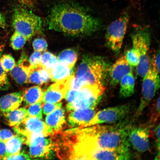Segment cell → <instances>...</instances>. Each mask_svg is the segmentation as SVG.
Listing matches in <instances>:
<instances>
[{
    "mask_svg": "<svg viewBox=\"0 0 160 160\" xmlns=\"http://www.w3.org/2000/svg\"><path fill=\"white\" fill-rule=\"evenodd\" d=\"M13 136L12 132L9 129H3L0 131V141L5 143Z\"/></svg>",
    "mask_w": 160,
    "mask_h": 160,
    "instance_id": "obj_38",
    "label": "cell"
},
{
    "mask_svg": "<svg viewBox=\"0 0 160 160\" xmlns=\"http://www.w3.org/2000/svg\"><path fill=\"white\" fill-rule=\"evenodd\" d=\"M61 103H45L42 107L43 113L48 115L51 113L55 110L61 108Z\"/></svg>",
    "mask_w": 160,
    "mask_h": 160,
    "instance_id": "obj_35",
    "label": "cell"
},
{
    "mask_svg": "<svg viewBox=\"0 0 160 160\" xmlns=\"http://www.w3.org/2000/svg\"><path fill=\"white\" fill-rule=\"evenodd\" d=\"M43 103L41 101L31 105L27 109V117H36L39 119H42V107Z\"/></svg>",
    "mask_w": 160,
    "mask_h": 160,
    "instance_id": "obj_29",
    "label": "cell"
},
{
    "mask_svg": "<svg viewBox=\"0 0 160 160\" xmlns=\"http://www.w3.org/2000/svg\"><path fill=\"white\" fill-rule=\"evenodd\" d=\"M101 97L92 96L76 100L73 102L67 104V110L68 111H72L76 110L95 107L100 101Z\"/></svg>",
    "mask_w": 160,
    "mask_h": 160,
    "instance_id": "obj_20",
    "label": "cell"
},
{
    "mask_svg": "<svg viewBox=\"0 0 160 160\" xmlns=\"http://www.w3.org/2000/svg\"><path fill=\"white\" fill-rule=\"evenodd\" d=\"M10 72L11 77L19 84H24L29 82L30 71L19 64L17 63Z\"/></svg>",
    "mask_w": 160,
    "mask_h": 160,
    "instance_id": "obj_24",
    "label": "cell"
},
{
    "mask_svg": "<svg viewBox=\"0 0 160 160\" xmlns=\"http://www.w3.org/2000/svg\"><path fill=\"white\" fill-rule=\"evenodd\" d=\"M150 65L158 73L160 72V52L159 50L154 55L152 61H150Z\"/></svg>",
    "mask_w": 160,
    "mask_h": 160,
    "instance_id": "obj_39",
    "label": "cell"
},
{
    "mask_svg": "<svg viewBox=\"0 0 160 160\" xmlns=\"http://www.w3.org/2000/svg\"><path fill=\"white\" fill-rule=\"evenodd\" d=\"M58 62V57L50 52H45L42 55L41 65L48 70L52 68Z\"/></svg>",
    "mask_w": 160,
    "mask_h": 160,
    "instance_id": "obj_26",
    "label": "cell"
},
{
    "mask_svg": "<svg viewBox=\"0 0 160 160\" xmlns=\"http://www.w3.org/2000/svg\"><path fill=\"white\" fill-rule=\"evenodd\" d=\"M132 66L128 63L126 56L120 57L112 66L110 71V83L117 85L125 76L132 72Z\"/></svg>",
    "mask_w": 160,
    "mask_h": 160,
    "instance_id": "obj_15",
    "label": "cell"
},
{
    "mask_svg": "<svg viewBox=\"0 0 160 160\" xmlns=\"http://www.w3.org/2000/svg\"><path fill=\"white\" fill-rule=\"evenodd\" d=\"M6 153L5 143L0 141V159H5Z\"/></svg>",
    "mask_w": 160,
    "mask_h": 160,
    "instance_id": "obj_44",
    "label": "cell"
},
{
    "mask_svg": "<svg viewBox=\"0 0 160 160\" xmlns=\"http://www.w3.org/2000/svg\"><path fill=\"white\" fill-rule=\"evenodd\" d=\"M128 131V128L121 124L98 125L62 131L61 137L69 151L90 147L130 153Z\"/></svg>",
    "mask_w": 160,
    "mask_h": 160,
    "instance_id": "obj_1",
    "label": "cell"
},
{
    "mask_svg": "<svg viewBox=\"0 0 160 160\" xmlns=\"http://www.w3.org/2000/svg\"><path fill=\"white\" fill-rule=\"evenodd\" d=\"M160 128L159 123L154 130L155 144L158 151L156 159H160Z\"/></svg>",
    "mask_w": 160,
    "mask_h": 160,
    "instance_id": "obj_40",
    "label": "cell"
},
{
    "mask_svg": "<svg viewBox=\"0 0 160 160\" xmlns=\"http://www.w3.org/2000/svg\"><path fill=\"white\" fill-rule=\"evenodd\" d=\"M21 4L26 8L32 7L35 3V0H18Z\"/></svg>",
    "mask_w": 160,
    "mask_h": 160,
    "instance_id": "obj_43",
    "label": "cell"
},
{
    "mask_svg": "<svg viewBox=\"0 0 160 160\" xmlns=\"http://www.w3.org/2000/svg\"><path fill=\"white\" fill-rule=\"evenodd\" d=\"M5 19L4 16L0 13V27H4L5 26Z\"/></svg>",
    "mask_w": 160,
    "mask_h": 160,
    "instance_id": "obj_45",
    "label": "cell"
},
{
    "mask_svg": "<svg viewBox=\"0 0 160 160\" xmlns=\"http://www.w3.org/2000/svg\"><path fill=\"white\" fill-rule=\"evenodd\" d=\"M95 107L72 111L68 118L69 127L72 128H84L97 113Z\"/></svg>",
    "mask_w": 160,
    "mask_h": 160,
    "instance_id": "obj_14",
    "label": "cell"
},
{
    "mask_svg": "<svg viewBox=\"0 0 160 160\" xmlns=\"http://www.w3.org/2000/svg\"><path fill=\"white\" fill-rule=\"evenodd\" d=\"M23 92L8 94L0 99V111L3 114L18 108L23 101Z\"/></svg>",
    "mask_w": 160,
    "mask_h": 160,
    "instance_id": "obj_16",
    "label": "cell"
},
{
    "mask_svg": "<svg viewBox=\"0 0 160 160\" xmlns=\"http://www.w3.org/2000/svg\"><path fill=\"white\" fill-rule=\"evenodd\" d=\"M78 93V89H71L68 92L65 98L67 100L68 103L73 102L77 99Z\"/></svg>",
    "mask_w": 160,
    "mask_h": 160,
    "instance_id": "obj_41",
    "label": "cell"
},
{
    "mask_svg": "<svg viewBox=\"0 0 160 160\" xmlns=\"http://www.w3.org/2000/svg\"><path fill=\"white\" fill-rule=\"evenodd\" d=\"M43 92L39 86H34L26 90L23 92V100L25 105L28 106L41 101Z\"/></svg>",
    "mask_w": 160,
    "mask_h": 160,
    "instance_id": "obj_21",
    "label": "cell"
},
{
    "mask_svg": "<svg viewBox=\"0 0 160 160\" xmlns=\"http://www.w3.org/2000/svg\"><path fill=\"white\" fill-rule=\"evenodd\" d=\"M32 46L35 51L41 52L47 50L48 43L47 41L43 38H37L33 41Z\"/></svg>",
    "mask_w": 160,
    "mask_h": 160,
    "instance_id": "obj_34",
    "label": "cell"
},
{
    "mask_svg": "<svg viewBox=\"0 0 160 160\" xmlns=\"http://www.w3.org/2000/svg\"><path fill=\"white\" fill-rule=\"evenodd\" d=\"M133 48L135 49L139 55L138 64L137 66V74L143 78L148 72L150 66V60L148 54L150 44V37L148 32L145 30H140L132 36Z\"/></svg>",
    "mask_w": 160,
    "mask_h": 160,
    "instance_id": "obj_5",
    "label": "cell"
},
{
    "mask_svg": "<svg viewBox=\"0 0 160 160\" xmlns=\"http://www.w3.org/2000/svg\"><path fill=\"white\" fill-rule=\"evenodd\" d=\"M48 23L50 29L73 37L91 35L99 30L101 25L99 20L88 9L71 2L54 6Z\"/></svg>",
    "mask_w": 160,
    "mask_h": 160,
    "instance_id": "obj_2",
    "label": "cell"
},
{
    "mask_svg": "<svg viewBox=\"0 0 160 160\" xmlns=\"http://www.w3.org/2000/svg\"><path fill=\"white\" fill-rule=\"evenodd\" d=\"M13 129L24 139L32 134H40L47 137L51 135L46 123L36 117L26 118L19 125L14 127Z\"/></svg>",
    "mask_w": 160,
    "mask_h": 160,
    "instance_id": "obj_11",
    "label": "cell"
},
{
    "mask_svg": "<svg viewBox=\"0 0 160 160\" xmlns=\"http://www.w3.org/2000/svg\"><path fill=\"white\" fill-rule=\"evenodd\" d=\"M45 121L51 135L61 131L66 122L64 110L61 108L56 109L47 115Z\"/></svg>",
    "mask_w": 160,
    "mask_h": 160,
    "instance_id": "obj_17",
    "label": "cell"
},
{
    "mask_svg": "<svg viewBox=\"0 0 160 160\" xmlns=\"http://www.w3.org/2000/svg\"><path fill=\"white\" fill-rule=\"evenodd\" d=\"M27 109L20 108L5 114L6 119L10 127H14L21 123L27 117Z\"/></svg>",
    "mask_w": 160,
    "mask_h": 160,
    "instance_id": "obj_22",
    "label": "cell"
},
{
    "mask_svg": "<svg viewBox=\"0 0 160 160\" xmlns=\"http://www.w3.org/2000/svg\"><path fill=\"white\" fill-rule=\"evenodd\" d=\"M129 20L128 14L125 12L108 28L106 35L107 44L116 53H119L121 49Z\"/></svg>",
    "mask_w": 160,
    "mask_h": 160,
    "instance_id": "obj_6",
    "label": "cell"
},
{
    "mask_svg": "<svg viewBox=\"0 0 160 160\" xmlns=\"http://www.w3.org/2000/svg\"><path fill=\"white\" fill-rule=\"evenodd\" d=\"M131 153L116 150L86 147L76 152L73 159L81 160H128Z\"/></svg>",
    "mask_w": 160,
    "mask_h": 160,
    "instance_id": "obj_8",
    "label": "cell"
},
{
    "mask_svg": "<svg viewBox=\"0 0 160 160\" xmlns=\"http://www.w3.org/2000/svg\"><path fill=\"white\" fill-rule=\"evenodd\" d=\"M131 110V105L128 104L101 110L96 113L92 119L84 128L102 124L115 123L125 118L129 114Z\"/></svg>",
    "mask_w": 160,
    "mask_h": 160,
    "instance_id": "obj_9",
    "label": "cell"
},
{
    "mask_svg": "<svg viewBox=\"0 0 160 160\" xmlns=\"http://www.w3.org/2000/svg\"><path fill=\"white\" fill-rule=\"evenodd\" d=\"M150 135L149 127H139L129 129L128 138L130 145L139 152H145L149 149Z\"/></svg>",
    "mask_w": 160,
    "mask_h": 160,
    "instance_id": "obj_13",
    "label": "cell"
},
{
    "mask_svg": "<svg viewBox=\"0 0 160 160\" xmlns=\"http://www.w3.org/2000/svg\"><path fill=\"white\" fill-rule=\"evenodd\" d=\"M10 86L7 72L3 69L0 62V90L6 91L9 89Z\"/></svg>",
    "mask_w": 160,
    "mask_h": 160,
    "instance_id": "obj_32",
    "label": "cell"
},
{
    "mask_svg": "<svg viewBox=\"0 0 160 160\" xmlns=\"http://www.w3.org/2000/svg\"><path fill=\"white\" fill-rule=\"evenodd\" d=\"M24 140L18 135L14 136L5 143L6 148V156L5 159L9 156L19 152Z\"/></svg>",
    "mask_w": 160,
    "mask_h": 160,
    "instance_id": "obj_23",
    "label": "cell"
},
{
    "mask_svg": "<svg viewBox=\"0 0 160 160\" xmlns=\"http://www.w3.org/2000/svg\"><path fill=\"white\" fill-rule=\"evenodd\" d=\"M40 134H32L26 138L24 143L29 146L30 157L35 158L50 159L53 155L52 140Z\"/></svg>",
    "mask_w": 160,
    "mask_h": 160,
    "instance_id": "obj_10",
    "label": "cell"
},
{
    "mask_svg": "<svg viewBox=\"0 0 160 160\" xmlns=\"http://www.w3.org/2000/svg\"><path fill=\"white\" fill-rule=\"evenodd\" d=\"M30 156L26 153L24 152H19L13 155L9 156L7 158V160L20 159V160H29L31 159Z\"/></svg>",
    "mask_w": 160,
    "mask_h": 160,
    "instance_id": "obj_42",
    "label": "cell"
},
{
    "mask_svg": "<svg viewBox=\"0 0 160 160\" xmlns=\"http://www.w3.org/2000/svg\"><path fill=\"white\" fill-rule=\"evenodd\" d=\"M41 52L35 51L30 57L29 61L32 66L37 67L41 65Z\"/></svg>",
    "mask_w": 160,
    "mask_h": 160,
    "instance_id": "obj_36",
    "label": "cell"
},
{
    "mask_svg": "<svg viewBox=\"0 0 160 160\" xmlns=\"http://www.w3.org/2000/svg\"><path fill=\"white\" fill-rule=\"evenodd\" d=\"M143 78L141 100L134 115L135 118L139 117L142 114L159 88V74L151 65L148 72Z\"/></svg>",
    "mask_w": 160,
    "mask_h": 160,
    "instance_id": "obj_7",
    "label": "cell"
},
{
    "mask_svg": "<svg viewBox=\"0 0 160 160\" xmlns=\"http://www.w3.org/2000/svg\"><path fill=\"white\" fill-rule=\"evenodd\" d=\"M27 39L23 35L15 32L11 39V47L15 50H19L25 45Z\"/></svg>",
    "mask_w": 160,
    "mask_h": 160,
    "instance_id": "obj_28",
    "label": "cell"
},
{
    "mask_svg": "<svg viewBox=\"0 0 160 160\" xmlns=\"http://www.w3.org/2000/svg\"><path fill=\"white\" fill-rule=\"evenodd\" d=\"M75 75L63 81L50 86L43 93L41 102L43 103H57L65 98L68 92L71 89L72 82Z\"/></svg>",
    "mask_w": 160,
    "mask_h": 160,
    "instance_id": "obj_12",
    "label": "cell"
},
{
    "mask_svg": "<svg viewBox=\"0 0 160 160\" xmlns=\"http://www.w3.org/2000/svg\"><path fill=\"white\" fill-rule=\"evenodd\" d=\"M38 67L35 68L30 72L29 76V82L42 85L43 83L42 81Z\"/></svg>",
    "mask_w": 160,
    "mask_h": 160,
    "instance_id": "obj_33",
    "label": "cell"
},
{
    "mask_svg": "<svg viewBox=\"0 0 160 160\" xmlns=\"http://www.w3.org/2000/svg\"><path fill=\"white\" fill-rule=\"evenodd\" d=\"M49 71L52 81L56 82L63 81L75 75L73 68L59 62Z\"/></svg>",
    "mask_w": 160,
    "mask_h": 160,
    "instance_id": "obj_18",
    "label": "cell"
},
{
    "mask_svg": "<svg viewBox=\"0 0 160 160\" xmlns=\"http://www.w3.org/2000/svg\"><path fill=\"white\" fill-rule=\"evenodd\" d=\"M107 68V63L101 58L84 57L73 79L74 87L79 89L87 84L103 85Z\"/></svg>",
    "mask_w": 160,
    "mask_h": 160,
    "instance_id": "obj_3",
    "label": "cell"
},
{
    "mask_svg": "<svg viewBox=\"0 0 160 160\" xmlns=\"http://www.w3.org/2000/svg\"><path fill=\"white\" fill-rule=\"evenodd\" d=\"M128 63L131 66L137 67L139 61V55L138 52L135 49L132 48L128 50L125 55Z\"/></svg>",
    "mask_w": 160,
    "mask_h": 160,
    "instance_id": "obj_31",
    "label": "cell"
},
{
    "mask_svg": "<svg viewBox=\"0 0 160 160\" xmlns=\"http://www.w3.org/2000/svg\"><path fill=\"white\" fill-rule=\"evenodd\" d=\"M38 68L43 84L48 82L51 79L49 70L46 69L41 65L38 66Z\"/></svg>",
    "mask_w": 160,
    "mask_h": 160,
    "instance_id": "obj_37",
    "label": "cell"
},
{
    "mask_svg": "<svg viewBox=\"0 0 160 160\" xmlns=\"http://www.w3.org/2000/svg\"><path fill=\"white\" fill-rule=\"evenodd\" d=\"M58 59L59 62L73 68L77 61V54L73 49H67L60 53Z\"/></svg>",
    "mask_w": 160,
    "mask_h": 160,
    "instance_id": "obj_25",
    "label": "cell"
},
{
    "mask_svg": "<svg viewBox=\"0 0 160 160\" xmlns=\"http://www.w3.org/2000/svg\"><path fill=\"white\" fill-rule=\"evenodd\" d=\"M119 95L122 98L131 97L135 92V79L132 73L126 75L120 81Z\"/></svg>",
    "mask_w": 160,
    "mask_h": 160,
    "instance_id": "obj_19",
    "label": "cell"
},
{
    "mask_svg": "<svg viewBox=\"0 0 160 160\" xmlns=\"http://www.w3.org/2000/svg\"><path fill=\"white\" fill-rule=\"evenodd\" d=\"M13 26L15 32L29 40L41 31V18L22 8H16L13 16Z\"/></svg>",
    "mask_w": 160,
    "mask_h": 160,
    "instance_id": "obj_4",
    "label": "cell"
},
{
    "mask_svg": "<svg viewBox=\"0 0 160 160\" xmlns=\"http://www.w3.org/2000/svg\"><path fill=\"white\" fill-rule=\"evenodd\" d=\"M160 98L159 96L150 110L149 125L150 126L155 124L159 119L160 116Z\"/></svg>",
    "mask_w": 160,
    "mask_h": 160,
    "instance_id": "obj_27",
    "label": "cell"
},
{
    "mask_svg": "<svg viewBox=\"0 0 160 160\" xmlns=\"http://www.w3.org/2000/svg\"><path fill=\"white\" fill-rule=\"evenodd\" d=\"M0 62L3 68L7 72L14 67L16 63L14 59L11 55L5 54L0 57Z\"/></svg>",
    "mask_w": 160,
    "mask_h": 160,
    "instance_id": "obj_30",
    "label": "cell"
}]
</instances>
